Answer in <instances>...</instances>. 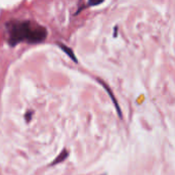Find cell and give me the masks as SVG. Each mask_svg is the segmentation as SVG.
Masks as SVG:
<instances>
[{
	"label": "cell",
	"instance_id": "obj_1",
	"mask_svg": "<svg viewBox=\"0 0 175 175\" xmlns=\"http://www.w3.org/2000/svg\"><path fill=\"white\" fill-rule=\"evenodd\" d=\"M9 43L16 45L19 42L39 43L47 36L44 27L30 21H11L6 25Z\"/></svg>",
	"mask_w": 175,
	"mask_h": 175
},
{
	"label": "cell",
	"instance_id": "obj_3",
	"mask_svg": "<svg viewBox=\"0 0 175 175\" xmlns=\"http://www.w3.org/2000/svg\"><path fill=\"white\" fill-rule=\"evenodd\" d=\"M100 84H103V86H105V90H107V92L108 93L111 95V97H112V99H113V101H114V103H115V105H116V109H117V111H118V113H119V116L120 117H122V114H121V111H120V108H119V105H118V103L116 101V99H115V97H114V95L112 94V92L110 91V89H109V87H108L107 85H105V83H103V81H100Z\"/></svg>",
	"mask_w": 175,
	"mask_h": 175
},
{
	"label": "cell",
	"instance_id": "obj_4",
	"mask_svg": "<svg viewBox=\"0 0 175 175\" xmlns=\"http://www.w3.org/2000/svg\"><path fill=\"white\" fill-rule=\"evenodd\" d=\"M60 48H62V50L65 51V52L67 53L68 55H70V57L72 58L74 62H77V60L75 58V55H74V52H73L72 50H71V48H69V47H67V46H65L64 44H60Z\"/></svg>",
	"mask_w": 175,
	"mask_h": 175
},
{
	"label": "cell",
	"instance_id": "obj_2",
	"mask_svg": "<svg viewBox=\"0 0 175 175\" xmlns=\"http://www.w3.org/2000/svg\"><path fill=\"white\" fill-rule=\"evenodd\" d=\"M68 156H69V154H68V152H67V151L66 150H64V151H62V154H60V155H58V157L57 158V159H55V161H53V162H51V164H50V165H57V164H58V163H60V162H62V161H64V160H66L67 159V157H68Z\"/></svg>",
	"mask_w": 175,
	"mask_h": 175
}]
</instances>
